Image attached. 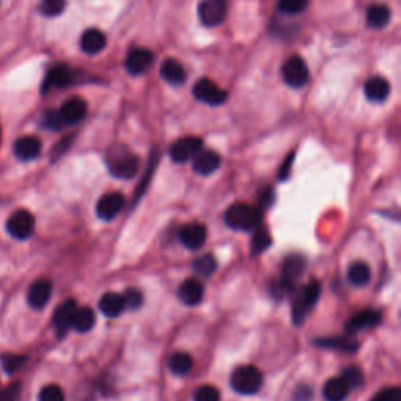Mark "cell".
Here are the masks:
<instances>
[{"label": "cell", "mask_w": 401, "mask_h": 401, "mask_svg": "<svg viewBox=\"0 0 401 401\" xmlns=\"http://www.w3.org/2000/svg\"><path fill=\"white\" fill-rule=\"evenodd\" d=\"M107 46V36L104 31L97 29H88L85 30V34L80 38V47L85 53L88 55H97L104 51Z\"/></svg>", "instance_id": "obj_22"}, {"label": "cell", "mask_w": 401, "mask_h": 401, "mask_svg": "<svg viewBox=\"0 0 401 401\" xmlns=\"http://www.w3.org/2000/svg\"><path fill=\"white\" fill-rule=\"evenodd\" d=\"M320 292H322V285H320L318 281H311L295 296L294 306H292V315H294L295 324L305 323V320L317 305Z\"/></svg>", "instance_id": "obj_3"}, {"label": "cell", "mask_w": 401, "mask_h": 401, "mask_svg": "<svg viewBox=\"0 0 401 401\" xmlns=\"http://www.w3.org/2000/svg\"><path fill=\"white\" fill-rule=\"evenodd\" d=\"M58 115L62 118L63 124H66V126L77 124L86 116V102L83 99H80V97L68 99L62 105V108H60Z\"/></svg>", "instance_id": "obj_15"}, {"label": "cell", "mask_w": 401, "mask_h": 401, "mask_svg": "<svg viewBox=\"0 0 401 401\" xmlns=\"http://www.w3.org/2000/svg\"><path fill=\"white\" fill-rule=\"evenodd\" d=\"M177 296L183 305L198 306L204 298V285L193 278L183 281L177 290Z\"/></svg>", "instance_id": "obj_19"}, {"label": "cell", "mask_w": 401, "mask_h": 401, "mask_svg": "<svg viewBox=\"0 0 401 401\" xmlns=\"http://www.w3.org/2000/svg\"><path fill=\"white\" fill-rule=\"evenodd\" d=\"M99 309L105 317L115 318L119 317L126 311V305H124V298L119 294H105L99 300Z\"/></svg>", "instance_id": "obj_26"}, {"label": "cell", "mask_w": 401, "mask_h": 401, "mask_svg": "<svg viewBox=\"0 0 401 401\" xmlns=\"http://www.w3.org/2000/svg\"><path fill=\"white\" fill-rule=\"evenodd\" d=\"M160 75L166 83L170 85H182L187 80V73L181 63L174 58H168L161 63Z\"/></svg>", "instance_id": "obj_23"}, {"label": "cell", "mask_w": 401, "mask_h": 401, "mask_svg": "<svg viewBox=\"0 0 401 401\" xmlns=\"http://www.w3.org/2000/svg\"><path fill=\"white\" fill-rule=\"evenodd\" d=\"M40 401H64L63 389L57 386V384H49L41 389L40 395H38Z\"/></svg>", "instance_id": "obj_37"}, {"label": "cell", "mask_w": 401, "mask_h": 401, "mask_svg": "<svg viewBox=\"0 0 401 401\" xmlns=\"http://www.w3.org/2000/svg\"><path fill=\"white\" fill-rule=\"evenodd\" d=\"M263 383V375L257 367L242 365L234 370L231 376V386L242 395L257 393Z\"/></svg>", "instance_id": "obj_4"}, {"label": "cell", "mask_w": 401, "mask_h": 401, "mask_svg": "<svg viewBox=\"0 0 401 401\" xmlns=\"http://www.w3.org/2000/svg\"><path fill=\"white\" fill-rule=\"evenodd\" d=\"M372 279V270L365 262H354L348 268V281L354 287H365Z\"/></svg>", "instance_id": "obj_28"}, {"label": "cell", "mask_w": 401, "mask_h": 401, "mask_svg": "<svg viewBox=\"0 0 401 401\" xmlns=\"http://www.w3.org/2000/svg\"><path fill=\"white\" fill-rule=\"evenodd\" d=\"M312 398V390L309 386H298L295 393H294V400L295 401H311Z\"/></svg>", "instance_id": "obj_47"}, {"label": "cell", "mask_w": 401, "mask_h": 401, "mask_svg": "<svg viewBox=\"0 0 401 401\" xmlns=\"http://www.w3.org/2000/svg\"><path fill=\"white\" fill-rule=\"evenodd\" d=\"M221 165V157L215 153V151H200V153L194 157L193 170L196 174L200 176H210L218 170Z\"/></svg>", "instance_id": "obj_20"}, {"label": "cell", "mask_w": 401, "mask_h": 401, "mask_svg": "<svg viewBox=\"0 0 401 401\" xmlns=\"http://www.w3.org/2000/svg\"><path fill=\"white\" fill-rule=\"evenodd\" d=\"M284 82L292 88H301L309 80V69L305 60L298 55L290 57L283 66Z\"/></svg>", "instance_id": "obj_9"}, {"label": "cell", "mask_w": 401, "mask_h": 401, "mask_svg": "<svg viewBox=\"0 0 401 401\" xmlns=\"http://www.w3.org/2000/svg\"><path fill=\"white\" fill-rule=\"evenodd\" d=\"M122 298H124L126 309H130V311H135V309H138L143 305V295L142 292H138L137 289L126 290V294L122 295Z\"/></svg>", "instance_id": "obj_41"}, {"label": "cell", "mask_w": 401, "mask_h": 401, "mask_svg": "<svg viewBox=\"0 0 401 401\" xmlns=\"http://www.w3.org/2000/svg\"><path fill=\"white\" fill-rule=\"evenodd\" d=\"M306 260L300 254H292L284 260L283 265V278L274 284L276 295H284L287 292H292L298 284V281L305 273Z\"/></svg>", "instance_id": "obj_5"}, {"label": "cell", "mask_w": 401, "mask_h": 401, "mask_svg": "<svg viewBox=\"0 0 401 401\" xmlns=\"http://www.w3.org/2000/svg\"><path fill=\"white\" fill-rule=\"evenodd\" d=\"M273 200H274V194H273V190L270 188V187H267L263 190L262 193H260V198H259V207L260 209H268L270 205L273 204ZM259 209V210H260Z\"/></svg>", "instance_id": "obj_45"}, {"label": "cell", "mask_w": 401, "mask_h": 401, "mask_svg": "<svg viewBox=\"0 0 401 401\" xmlns=\"http://www.w3.org/2000/svg\"><path fill=\"white\" fill-rule=\"evenodd\" d=\"M194 401H221V395L214 386H200L194 392Z\"/></svg>", "instance_id": "obj_39"}, {"label": "cell", "mask_w": 401, "mask_h": 401, "mask_svg": "<svg viewBox=\"0 0 401 401\" xmlns=\"http://www.w3.org/2000/svg\"><path fill=\"white\" fill-rule=\"evenodd\" d=\"M227 0H200L198 7L199 21L205 27H216L226 19Z\"/></svg>", "instance_id": "obj_6"}, {"label": "cell", "mask_w": 401, "mask_h": 401, "mask_svg": "<svg viewBox=\"0 0 401 401\" xmlns=\"http://www.w3.org/2000/svg\"><path fill=\"white\" fill-rule=\"evenodd\" d=\"M379 322H381V312L373 311V309H367V311L359 312L346 323V331H348L350 334H354L367 328L376 326Z\"/></svg>", "instance_id": "obj_21"}, {"label": "cell", "mask_w": 401, "mask_h": 401, "mask_svg": "<svg viewBox=\"0 0 401 401\" xmlns=\"http://www.w3.org/2000/svg\"><path fill=\"white\" fill-rule=\"evenodd\" d=\"M224 223L234 231H254L260 224V210L246 203H235L226 210Z\"/></svg>", "instance_id": "obj_2"}, {"label": "cell", "mask_w": 401, "mask_h": 401, "mask_svg": "<svg viewBox=\"0 0 401 401\" xmlns=\"http://www.w3.org/2000/svg\"><path fill=\"white\" fill-rule=\"evenodd\" d=\"M42 124H44L47 129H52V130H58L62 129V126H64L62 118H60L58 115V112H52V110L47 112L46 115L42 116Z\"/></svg>", "instance_id": "obj_43"}, {"label": "cell", "mask_w": 401, "mask_h": 401, "mask_svg": "<svg viewBox=\"0 0 401 401\" xmlns=\"http://www.w3.org/2000/svg\"><path fill=\"white\" fill-rule=\"evenodd\" d=\"M77 309H79L77 302H75L74 300L64 301L62 306L57 307L55 313H53L52 323H53V328H55V331L60 335H63L69 328H71L73 318L75 315V312H77Z\"/></svg>", "instance_id": "obj_16"}, {"label": "cell", "mask_w": 401, "mask_h": 401, "mask_svg": "<svg viewBox=\"0 0 401 401\" xmlns=\"http://www.w3.org/2000/svg\"><path fill=\"white\" fill-rule=\"evenodd\" d=\"M179 238H181L183 246L196 251V249L204 246L205 238H207V229H205L204 224L190 223L179 231Z\"/></svg>", "instance_id": "obj_12"}, {"label": "cell", "mask_w": 401, "mask_h": 401, "mask_svg": "<svg viewBox=\"0 0 401 401\" xmlns=\"http://www.w3.org/2000/svg\"><path fill=\"white\" fill-rule=\"evenodd\" d=\"M292 164H294V153L287 155L284 165H283V168H281V171H279V179H281V181H285V179L290 176Z\"/></svg>", "instance_id": "obj_48"}, {"label": "cell", "mask_w": 401, "mask_h": 401, "mask_svg": "<svg viewBox=\"0 0 401 401\" xmlns=\"http://www.w3.org/2000/svg\"><path fill=\"white\" fill-rule=\"evenodd\" d=\"M157 161H159V151L154 149L153 154L149 155V161H148V168H146V172H144V177L142 183H140V187L137 188V192H135V198H133V204L140 200V198L143 196V193L146 192V188H148L149 182H151V177L154 174V170L157 168Z\"/></svg>", "instance_id": "obj_32"}, {"label": "cell", "mask_w": 401, "mask_h": 401, "mask_svg": "<svg viewBox=\"0 0 401 401\" xmlns=\"http://www.w3.org/2000/svg\"><path fill=\"white\" fill-rule=\"evenodd\" d=\"M342 378L345 379L346 383H348V386L351 389L359 387V386H362V383H364V375H362L361 368H357V367L346 368V370L344 372Z\"/></svg>", "instance_id": "obj_40"}, {"label": "cell", "mask_w": 401, "mask_h": 401, "mask_svg": "<svg viewBox=\"0 0 401 401\" xmlns=\"http://www.w3.org/2000/svg\"><path fill=\"white\" fill-rule=\"evenodd\" d=\"M309 0H279L278 8L285 14H300L306 12Z\"/></svg>", "instance_id": "obj_35"}, {"label": "cell", "mask_w": 401, "mask_h": 401, "mask_svg": "<svg viewBox=\"0 0 401 401\" xmlns=\"http://www.w3.org/2000/svg\"><path fill=\"white\" fill-rule=\"evenodd\" d=\"M21 393V384L14 383L7 389L0 390V401H16Z\"/></svg>", "instance_id": "obj_44"}, {"label": "cell", "mask_w": 401, "mask_h": 401, "mask_svg": "<svg viewBox=\"0 0 401 401\" xmlns=\"http://www.w3.org/2000/svg\"><path fill=\"white\" fill-rule=\"evenodd\" d=\"M75 82V73L66 64H58V66L52 68L51 73L47 74L42 85V93H46L51 88H66V86L73 85Z\"/></svg>", "instance_id": "obj_13"}, {"label": "cell", "mask_w": 401, "mask_h": 401, "mask_svg": "<svg viewBox=\"0 0 401 401\" xmlns=\"http://www.w3.org/2000/svg\"><path fill=\"white\" fill-rule=\"evenodd\" d=\"M351 392V387L342 376L331 378L323 386V397L326 401H345Z\"/></svg>", "instance_id": "obj_24"}, {"label": "cell", "mask_w": 401, "mask_h": 401, "mask_svg": "<svg viewBox=\"0 0 401 401\" xmlns=\"http://www.w3.org/2000/svg\"><path fill=\"white\" fill-rule=\"evenodd\" d=\"M193 368V357L183 351H177V353L170 357V370L174 373L176 376H183L192 372Z\"/></svg>", "instance_id": "obj_30"}, {"label": "cell", "mask_w": 401, "mask_h": 401, "mask_svg": "<svg viewBox=\"0 0 401 401\" xmlns=\"http://www.w3.org/2000/svg\"><path fill=\"white\" fill-rule=\"evenodd\" d=\"M364 93L368 101L384 102L390 94V85L384 77H373L365 83Z\"/></svg>", "instance_id": "obj_25"}, {"label": "cell", "mask_w": 401, "mask_h": 401, "mask_svg": "<svg viewBox=\"0 0 401 401\" xmlns=\"http://www.w3.org/2000/svg\"><path fill=\"white\" fill-rule=\"evenodd\" d=\"M193 94L198 101L212 107L223 105L227 101L226 91L221 90L218 85L209 79H199L193 86Z\"/></svg>", "instance_id": "obj_7"}, {"label": "cell", "mask_w": 401, "mask_h": 401, "mask_svg": "<svg viewBox=\"0 0 401 401\" xmlns=\"http://www.w3.org/2000/svg\"><path fill=\"white\" fill-rule=\"evenodd\" d=\"M71 142H73V137H66V138H63L62 142H60L55 148H53V151H52V159L55 160V159H60V157L63 155V153L64 151H66L69 146H71Z\"/></svg>", "instance_id": "obj_46"}, {"label": "cell", "mask_w": 401, "mask_h": 401, "mask_svg": "<svg viewBox=\"0 0 401 401\" xmlns=\"http://www.w3.org/2000/svg\"><path fill=\"white\" fill-rule=\"evenodd\" d=\"M66 7V0H41L40 12L47 18H55L62 14Z\"/></svg>", "instance_id": "obj_34"}, {"label": "cell", "mask_w": 401, "mask_h": 401, "mask_svg": "<svg viewBox=\"0 0 401 401\" xmlns=\"http://www.w3.org/2000/svg\"><path fill=\"white\" fill-rule=\"evenodd\" d=\"M372 401H401V390L398 387H387L375 395Z\"/></svg>", "instance_id": "obj_42"}, {"label": "cell", "mask_w": 401, "mask_h": 401, "mask_svg": "<svg viewBox=\"0 0 401 401\" xmlns=\"http://www.w3.org/2000/svg\"><path fill=\"white\" fill-rule=\"evenodd\" d=\"M193 270L198 276H203V278H209L212 276L216 270V260L210 254H205V256H200L193 262Z\"/></svg>", "instance_id": "obj_33"}, {"label": "cell", "mask_w": 401, "mask_h": 401, "mask_svg": "<svg viewBox=\"0 0 401 401\" xmlns=\"http://www.w3.org/2000/svg\"><path fill=\"white\" fill-rule=\"evenodd\" d=\"M13 151L19 160H35L41 153V142L36 137H34V135H27V137H21L19 140H16Z\"/></svg>", "instance_id": "obj_18"}, {"label": "cell", "mask_w": 401, "mask_h": 401, "mask_svg": "<svg viewBox=\"0 0 401 401\" xmlns=\"http://www.w3.org/2000/svg\"><path fill=\"white\" fill-rule=\"evenodd\" d=\"M0 362H2V367H3L5 372L14 373L16 370H19V368L24 365L25 357L18 356V354H7V356L0 357Z\"/></svg>", "instance_id": "obj_38"}, {"label": "cell", "mask_w": 401, "mask_h": 401, "mask_svg": "<svg viewBox=\"0 0 401 401\" xmlns=\"http://www.w3.org/2000/svg\"><path fill=\"white\" fill-rule=\"evenodd\" d=\"M318 346L323 348H333V350H342L345 353H356L357 342L348 337H323L317 340Z\"/></svg>", "instance_id": "obj_31"}, {"label": "cell", "mask_w": 401, "mask_h": 401, "mask_svg": "<svg viewBox=\"0 0 401 401\" xmlns=\"http://www.w3.org/2000/svg\"><path fill=\"white\" fill-rule=\"evenodd\" d=\"M254 237H253V251L259 254V253H263L265 249H268L270 245H272V237L265 229L262 227H257V229H254Z\"/></svg>", "instance_id": "obj_36"}, {"label": "cell", "mask_w": 401, "mask_h": 401, "mask_svg": "<svg viewBox=\"0 0 401 401\" xmlns=\"http://www.w3.org/2000/svg\"><path fill=\"white\" fill-rule=\"evenodd\" d=\"M8 234L18 238V240H25L31 237L35 231V216L27 210H18L7 221Z\"/></svg>", "instance_id": "obj_10"}, {"label": "cell", "mask_w": 401, "mask_h": 401, "mask_svg": "<svg viewBox=\"0 0 401 401\" xmlns=\"http://www.w3.org/2000/svg\"><path fill=\"white\" fill-rule=\"evenodd\" d=\"M52 296V284L47 279H38L30 285L29 294H27V301L34 309H42L51 300Z\"/></svg>", "instance_id": "obj_17"}, {"label": "cell", "mask_w": 401, "mask_h": 401, "mask_svg": "<svg viewBox=\"0 0 401 401\" xmlns=\"http://www.w3.org/2000/svg\"><path fill=\"white\" fill-rule=\"evenodd\" d=\"M105 161L112 176L118 179H132L137 176L140 168V159L127 146L115 144L107 151Z\"/></svg>", "instance_id": "obj_1"}, {"label": "cell", "mask_w": 401, "mask_h": 401, "mask_svg": "<svg viewBox=\"0 0 401 401\" xmlns=\"http://www.w3.org/2000/svg\"><path fill=\"white\" fill-rule=\"evenodd\" d=\"M124 204V196L121 193H107L99 199V203L96 205V214L99 216L101 220L104 221H110L113 218H116L121 212Z\"/></svg>", "instance_id": "obj_11"}, {"label": "cell", "mask_w": 401, "mask_h": 401, "mask_svg": "<svg viewBox=\"0 0 401 401\" xmlns=\"http://www.w3.org/2000/svg\"><path fill=\"white\" fill-rule=\"evenodd\" d=\"M154 62V53L149 49H133L126 58V69L132 75H140L148 71Z\"/></svg>", "instance_id": "obj_14"}, {"label": "cell", "mask_w": 401, "mask_h": 401, "mask_svg": "<svg viewBox=\"0 0 401 401\" xmlns=\"http://www.w3.org/2000/svg\"><path fill=\"white\" fill-rule=\"evenodd\" d=\"M390 8L386 5H372L367 12V23L372 29H384L390 23Z\"/></svg>", "instance_id": "obj_27"}, {"label": "cell", "mask_w": 401, "mask_h": 401, "mask_svg": "<svg viewBox=\"0 0 401 401\" xmlns=\"http://www.w3.org/2000/svg\"><path fill=\"white\" fill-rule=\"evenodd\" d=\"M203 151V140L198 137H183L176 140L170 148V157L176 164H185Z\"/></svg>", "instance_id": "obj_8"}, {"label": "cell", "mask_w": 401, "mask_h": 401, "mask_svg": "<svg viewBox=\"0 0 401 401\" xmlns=\"http://www.w3.org/2000/svg\"><path fill=\"white\" fill-rule=\"evenodd\" d=\"M96 323V315L94 312L91 311L90 307H80L75 312V315L73 318V324L71 328H74L79 333H88V331L93 329Z\"/></svg>", "instance_id": "obj_29"}]
</instances>
